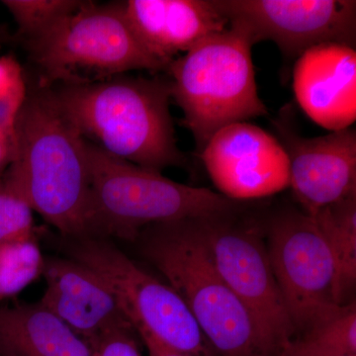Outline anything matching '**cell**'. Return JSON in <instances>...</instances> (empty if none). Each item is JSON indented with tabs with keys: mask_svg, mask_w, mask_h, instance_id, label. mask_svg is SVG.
Listing matches in <instances>:
<instances>
[{
	"mask_svg": "<svg viewBox=\"0 0 356 356\" xmlns=\"http://www.w3.org/2000/svg\"><path fill=\"white\" fill-rule=\"evenodd\" d=\"M46 280L40 304L55 314L89 346L105 332L131 325L97 274L70 259H44Z\"/></svg>",
	"mask_w": 356,
	"mask_h": 356,
	"instance_id": "obj_14",
	"label": "cell"
},
{
	"mask_svg": "<svg viewBox=\"0 0 356 356\" xmlns=\"http://www.w3.org/2000/svg\"><path fill=\"white\" fill-rule=\"evenodd\" d=\"M133 243L179 295L215 355L273 356L247 307L213 264L198 219L151 225Z\"/></svg>",
	"mask_w": 356,
	"mask_h": 356,
	"instance_id": "obj_3",
	"label": "cell"
},
{
	"mask_svg": "<svg viewBox=\"0 0 356 356\" xmlns=\"http://www.w3.org/2000/svg\"><path fill=\"white\" fill-rule=\"evenodd\" d=\"M24 44L36 70L35 83L43 86L97 83L133 70L158 74L168 69L140 43L120 1H84Z\"/></svg>",
	"mask_w": 356,
	"mask_h": 356,
	"instance_id": "obj_6",
	"label": "cell"
},
{
	"mask_svg": "<svg viewBox=\"0 0 356 356\" xmlns=\"http://www.w3.org/2000/svg\"><path fill=\"white\" fill-rule=\"evenodd\" d=\"M83 0H3L24 43L50 29L83 4Z\"/></svg>",
	"mask_w": 356,
	"mask_h": 356,
	"instance_id": "obj_20",
	"label": "cell"
},
{
	"mask_svg": "<svg viewBox=\"0 0 356 356\" xmlns=\"http://www.w3.org/2000/svg\"><path fill=\"white\" fill-rule=\"evenodd\" d=\"M44 264L36 238L0 245V301L16 296L38 280Z\"/></svg>",
	"mask_w": 356,
	"mask_h": 356,
	"instance_id": "obj_19",
	"label": "cell"
},
{
	"mask_svg": "<svg viewBox=\"0 0 356 356\" xmlns=\"http://www.w3.org/2000/svg\"><path fill=\"white\" fill-rule=\"evenodd\" d=\"M229 24L252 43L273 41L288 63L322 44L355 48L356 1L353 0H214Z\"/></svg>",
	"mask_w": 356,
	"mask_h": 356,
	"instance_id": "obj_10",
	"label": "cell"
},
{
	"mask_svg": "<svg viewBox=\"0 0 356 356\" xmlns=\"http://www.w3.org/2000/svg\"><path fill=\"white\" fill-rule=\"evenodd\" d=\"M0 356H92V350L38 302L0 308Z\"/></svg>",
	"mask_w": 356,
	"mask_h": 356,
	"instance_id": "obj_16",
	"label": "cell"
},
{
	"mask_svg": "<svg viewBox=\"0 0 356 356\" xmlns=\"http://www.w3.org/2000/svg\"><path fill=\"white\" fill-rule=\"evenodd\" d=\"M88 236L133 243L151 225L217 216L245 205L115 158L88 140Z\"/></svg>",
	"mask_w": 356,
	"mask_h": 356,
	"instance_id": "obj_4",
	"label": "cell"
},
{
	"mask_svg": "<svg viewBox=\"0 0 356 356\" xmlns=\"http://www.w3.org/2000/svg\"><path fill=\"white\" fill-rule=\"evenodd\" d=\"M9 40V34L7 33L6 28L0 27V48L3 46Z\"/></svg>",
	"mask_w": 356,
	"mask_h": 356,
	"instance_id": "obj_26",
	"label": "cell"
},
{
	"mask_svg": "<svg viewBox=\"0 0 356 356\" xmlns=\"http://www.w3.org/2000/svg\"><path fill=\"white\" fill-rule=\"evenodd\" d=\"M122 10L140 43L166 65L229 27L214 0H127Z\"/></svg>",
	"mask_w": 356,
	"mask_h": 356,
	"instance_id": "obj_15",
	"label": "cell"
},
{
	"mask_svg": "<svg viewBox=\"0 0 356 356\" xmlns=\"http://www.w3.org/2000/svg\"><path fill=\"white\" fill-rule=\"evenodd\" d=\"M137 334L143 343L146 346L149 356H192L181 353V351L173 350L166 344L161 343L159 339L149 332L140 331L138 332Z\"/></svg>",
	"mask_w": 356,
	"mask_h": 356,
	"instance_id": "obj_24",
	"label": "cell"
},
{
	"mask_svg": "<svg viewBox=\"0 0 356 356\" xmlns=\"http://www.w3.org/2000/svg\"><path fill=\"white\" fill-rule=\"evenodd\" d=\"M137 337L131 325L115 327L90 346L92 356H142Z\"/></svg>",
	"mask_w": 356,
	"mask_h": 356,
	"instance_id": "obj_23",
	"label": "cell"
},
{
	"mask_svg": "<svg viewBox=\"0 0 356 356\" xmlns=\"http://www.w3.org/2000/svg\"><path fill=\"white\" fill-rule=\"evenodd\" d=\"M329 245L346 304L356 283V195L318 210L313 216Z\"/></svg>",
	"mask_w": 356,
	"mask_h": 356,
	"instance_id": "obj_17",
	"label": "cell"
},
{
	"mask_svg": "<svg viewBox=\"0 0 356 356\" xmlns=\"http://www.w3.org/2000/svg\"><path fill=\"white\" fill-rule=\"evenodd\" d=\"M24 72L13 56H0V136L15 147L16 122L27 96Z\"/></svg>",
	"mask_w": 356,
	"mask_h": 356,
	"instance_id": "obj_21",
	"label": "cell"
},
{
	"mask_svg": "<svg viewBox=\"0 0 356 356\" xmlns=\"http://www.w3.org/2000/svg\"><path fill=\"white\" fill-rule=\"evenodd\" d=\"M50 88L84 139L107 154L153 172L189 168L175 137L168 76L125 74Z\"/></svg>",
	"mask_w": 356,
	"mask_h": 356,
	"instance_id": "obj_2",
	"label": "cell"
},
{
	"mask_svg": "<svg viewBox=\"0 0 356 356\" xmlns=\"http://www.w3.org/2000/svg\"><path fill=\"white\" fill-rule=\"evenodd\" d=\"M252 47L247 33L229 24L168 65L172 100L198 154L221 129L268 115L257 90Z\"/></svg>",
	"mask_w": 356,
	"mask_h": 356,
	"instance_id": "obj_5",
	"label": "cell"
},
{
	"mask_svg": "<svg viewBox=\"0 0 356 356\" xmlns=\"http://www.w3.org/2000/svg\"><path fill=\"white\" fill-rule=\"evenodd\" d=\"M220 194L245 202L289 187L286 152L273 134L248 122L218 131L200 154Z\"/></svg>",
	"mask_w": 356,
	"mask_h": 356,
	"instance_id": "obj_11",
	"label": "cell"
},
{
	"mask_svg": "<svg viewBox=\"0 0 356 356\" xmlns=\"http://www.w3.org/2000/svg\"><path fill=\"white\" fill-rule=\"evenodd\" d=\"M14 146L0 136V177L3 175L13 161Z\"/></svg>",
	"mask_w": 356,
	"mask_h": 356,
	"instance_id": "obj_25",
	"label": "cell"
},
{
	"mask_svg": "<svg viewBox=\"0 0 356 356\" xmlns=\"http://www.w3.org/2000/svg\"><path fill=\"white\" fill-rule=\"evenodd\" d=\"M351 356H356V355H351Z\"/></svg>",
	"mask_w": 356,
	"mask_h": 356,
	"instance_id": "obj_27",
	"label": "cell"
},
{
	"mask_svg": "<svg viewBox=\"0 0 356 356\" xmlns=\"http://www.w3.org/2000/svg\"><path fill=\"white\" fill-rule=\"evenodd\" d=\"M287 109V108H286ZM289 110L273 125L289 163V187L301 210H318L356 195L355 128L317 138L302 137L290 121Z\"/></svg>",
	"mask_w": 356,
	"mask_h": 356,
	"instance_id": "obj_12",
	"label": "cell"
},
{
	"mask_svg": "<svg viewBox=\"0 0 356 356\" xmlns=\"http://www.w3.org/2000/svg\"><path fill=\"white\" fill-rule=\"evenodd\" d=\"M62 245L67 259L102 278L136 332H149L186 355L217 356L179 295L138 266L109 238L63 236Z\"/></svg>",
	"mask_w": 356,
	"mask_h": 356,
	"instance_id": "obj_7",
	"label": "cell"
},
{
	"mask_svg": "<svg viewBox=\"0 0 356 356\" xmlns=\"http://www.w3.org/2000/svg\"><path fill=\"white\" fill-rule=\"evenodd\" d=\"M31 206L4 178L0 177V245L36 238Z\"/></svg>",
	"mask_w": 356,
	"mask_h": 356,
	"instance_id": "obj_22",
	"label": "cell"
},
{
	"mask_svg": "<svg viewBox=\"0 0 356 356\" xmlns=\"http://www.w3.org/2000/svg\"><path fill=\"white\" fill-rule=\"evenodd\" d=\"M293 90L304 113L331 132L356 119V50L322 44L306 51L293 69Z\"/></svg>",
	"mask_w": 356,
	"mask_h": 356,
	"instance_id": "obj_13",
	"label": "cell"
},
{
	"mask_svg": "<svg viewBox=\"0 0 356 356\" xmlns=\"http://www.w3.org/2000/svg\"><path fill=\"white\" fill-rule=\"evenodd\" d=\"M264 225L269 261L296 337L346 305L339 270L317 222L303 210L285 206L264 218Z\"/></svg>",
	"mask_w": 356,
	"mask_h": 356,
	"instance_id": "obj_8",
	"label": "cell"
},
{
	"mask_svg": "<svg viewBox=\"0 0 356 356\" xmlns=\"http://www.w3.org/2000/svg\"><path fill=\"white\" fill-rule=\"evenodd\" d=\"M13 161L3 177L60 236H88V140L58 106L50 86L27 79Z\"/></svg>",
	"mask_w": 356,
	"mask_h": 356,
	"instance_id": "obj_1",
	"label": "cell"
},
{
	"mask_svg": "<svg viewBox=\"0 0 356 356\" xmlns=\"http://www.w3.org/2000/svg\"><path fill=\"white\" fill-rule=\"evenodd\" d=\"M264 222L248 215L247 205L198 219L218 273L247 307L273 356H280L296 332L269 261Z\"/></svg>",
	"mask_w": 356,
	"mask_h": 356,
	"instance_id": "obj_9",
	"label": "cell"
},
{
	"mask_svg": "<svg viewBox=\"0 0 356 356\" xmlns=\"http://www.w3.org/2000/svg\"><path fill=\"white\" fill-rule=\"evenodd\" d=\"M356 355V306H343L336 315L292 339L280 356Z\"/></svg>",
	"mask_w": 356,
	"mask_h": 356,
	"instance_id": "obj_18",
	"label": "cell"
}]
</instances>
